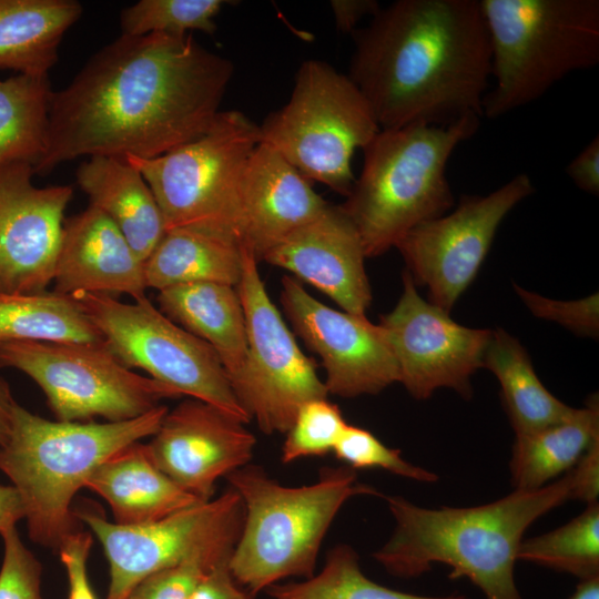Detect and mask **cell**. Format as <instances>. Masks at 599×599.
I'll return each instance as SVG.
<instances>
[{"label": "cell", "instance_id": "obj_1", "mask_svg": "<svg viewBox=\"0 0 599 599\" xmlns=\"http://www.w3.org/2000/svg\"><path fill=\"white\" fill-rule=\"evenodd\" d=\"M233 71L192 33L120 35L53 91L35 174L81 156L153 159L201 136Z\"/></svg>", "mask_w": 599, "mask_h": 599}, {"label": "cell", "instance_id": "obj_2", "mask_svg": "<svg viewBox=\"0 0 599 599\" xmlns=\"http://www.w3.org/2000/svg\"><path fill=\"white\" fill-rule=\"evenodd\" d=\"M351 35L347 75L380 129L483 118L491 53L479 0H397Z\"/></svg>", "mask_w": 599, "mask_h": 599}, {"label": "cell", "instance_id": "obj_3", "mask_svg": "<svg viewBox=\"0 0 599 599\" xmlns=\"http://www.w3.org/2000/svg\"><path fill=\"white\" fill-rule=\"evenodd\" d=\"M569 499L570 470L541 488L514 490L474 507L430 509L387 496L395 528L373 557L397 578H417L434 564H444L450 568L449 578H467L485 599H522L515 581L522 536L535 520Z\"/></svg>", "mask_w": 599, "mask_h": 599}, {"label": "cell", "instance_id": "obj_4", "mask_svg": "<svg viewBox=\"0 0 599 599\" xmlns=\"http://www.w3.org/2000/svg\"><path fill=\"white\" fill-rule=\"evenodd\" d=\"M167 407L122 422H61L13 403L11 429L0 446V471L12 483L30 539L58 549L77 530L75 494L94 469L126 446L153 436Z\"/></svg>", "mask_w": 599, "mask_h": 599}, {"label": "cell", "instance_id": "obj_5", "mask_svg": "<svg viewBox=\"0 0 599 599\" xmlns=\"http://www.w3.org/2000/svg\"><path fill=\"white\" fill-rule=\"evenodd\" d=\"M480 120L471 114L447 125L380 129L363 149L359 176L339 206L355 225L366 257L396 247L416 225L453 207L447 163Z\"/></svg>", "mask_w": 599, "mask_h": 599}, {"label": "cell", "instance_id": "obj_6", "mask_svg": "<svg viewBox=\"0 0 599 599\" xmlns=\"http://www.w3.org/2000/svg\"><path fill=\"white\" fill-rule=\"evenodd\" d=\"M226 478L243 505L229 566L253 598L284 579L312 577L323 539L343 505L355 496L379 495L358 483L348 466L325 468L317 481L301 487L283 486L250 464Z\"/></svg>", "mask_w": 599, "mask_h": 599}, {"label": "cell", "instance_id": "obj_7", "mask_svg": "<svg viewBox=\"0 0 599 599\" xmlns=\"http://www.w3.org/2000/svg\"><path fill=\"white\" fill-rule=\"evenodd\" d=\"M491 78L483 116L496 119L541 98L572 72L599 63L598 0H479Z\"/></svg>", "mask_w": 599, "mask_h": 599}, {"label": "cell", "instance_id": "obj_8", "mask_svg": "<svg viewBox=\"0 0 599 599\" xmlns=\"http://www.w3.org/2000/svg\"><path fill=\"white\" fill-rule=\"evenodd\" d=\"M258 130L260 143L277 151L307 180L347 196L356 179L352 158L380 128L347 74L309 59L297 70L287 103L270 113Z\"/></svg>", "mask_w": 599, "mask_h": 599}, {"label": "cell", "instance_id": "obj_9", "mask_svg": "<svg viewBox=\"0 0 599 599\" xmlns=\"http://www.w3.org/2000/svg\"><path fill=\"white\" fill-rule=\"evenodd\" d=\"M260 130L237 110L220 111L201 136L153 159L126 158L160 206L166 230L224 232L241 243L242 183Z\"/></svg>", "mask_w": 599, "mask_h": 599}, {"label": "cell", "instance_id": "obj_10", "mask_svg": "<svg viewBox=\"0 0 599 599\" xmlns=\"http://www.w3.org/2000/svg\"><path fill=\"white\" fill-rule=\"evenodd\" d=\"M70 296L125 367L140 368L181 396L214 405L244 424L251 420L215 351L165 316L146 295L132 303L92 293Z\"/></svg>", "mask_w": 599, "mask_h": 599}, {"label": "cell", "instance_id": "obj_11", "mask_svg": "<svg viewBox=\"0 0 599 599\" xmlns=\"http://www.w3.org/2000/svg\"><path fill=\"white\" fill-rule=\"evenodd\" d=\"M28 375L42 389L57 420L122 422L181 395L125 367L104 342L13 341L0 346V368Z\"/></svg>", "mask_w": 599, "mask_h": 599}, {"label": "cell", "instance_id": "obj_12", "mask_svg": "<svg viewBox=\"0 0 599 599\" xmlns=\"http://www.w3.org/2000/svg\"><path fill=\"white\" fill-rule=\"evenodd\" d=\"M242 256L236 291L245 317L247 354L232 388L264 434H286L300 407L313 399L327 398L328 392L313 359L301 351L271 301L258 273V262L244 246Z\"/></svg>", "mask_w": 599, "mask_h": 599}, {"label": "cell", "instance_id": "obj_13", "mask_svg": "<svg viewBox=\"0 0 599 599\" xmlns=\"http://www.w3.org/2000/svg\"><path fill=\"white\" fill-rule=\"evenodd\" d=\"M535 191L519 173L487 195H463L450 213L419 223L397 244L415 284L450 312L471 284L507 214Z\"/></svg>", "mask_w": 599, "mask_h": 599}, {"label": "cell", "instance_id": "obj_14", "mask_svg": "<svg viewBox=\"0 0 599 599\" xmlns=\"http://www.w3.org/2000/svg\"><path fill=\"white\" fill-rule=\"evenodd\" d=\"M101 542L109 562L106 599H126L143 579L227 539H238L243 505L229 487L221 496L160 520L125 526L92 509L74 511Z\"/></svg>", "mask_w": 599, "mask_h": 599}, {"label": "cell", "instance_id": "obj_15", "mask_svg": "<svg viewBox=\"0 0 599 599\" xmlns=\"http://www.w3.org/2000/svg\"><path fill=\"white\" fill-rule=\"evenodd\" d=\"M399 369V383L416 399L441 387L471 397L470 378L483 367L490 329L463 326L449 313L424 300L408 271L396 306L378 324Z\"/></svg>", "mask_w": 599, "mask_h": 599}, {"label": "cell", "instance_id": "obj_16", "mask_svg": "<svg viewBox=\"0 0 599 599\" xmlns=\"http://www.w3.org/2000/svg\"><path fill=\"white\" fill-rule=\"evenodd\" d=\"M281 304L295 333L319 356L328 394L375 395L399 382L383 328L366 316L331 308L287 275L282 278Z\"/></svg>", "mask_w": 599, "mask_h": 599}, {"label": "cell", "instance_id": "obj_17", "mask_svg": "<svg viewBox=\"0 0 599 599\" xmlns=\"http://www.w3.org/2000/svg\"><path fill=\"white\" fill-rule=\"evenodd\" d=\"M23 162L0 164V291L33 294L53 282L71 185L39 187Z\"/></svg>", "mask_w": 599, "mask_h": 599}, {"label": "cell", "instance_id": "obj_18", "mask_svg": "<svg viewBox=\"0 0 599 599\" xmlns=\"http://www.w3.org/2000/svg\"><path fill=\"white\" fill-rule=\"evenodd\" d=\"M221 408L189 398L167 410L145 444L154 465L200 501L212 499L215 483L247 465L256 438Z\"/></svg>", "mask_w": 599, "mask_h": 599}, {"label": "cell", "instance_id": "obj_19", "mask_svg": "<svg viewBox=\"0 0 599 599\" xmlns=\"http://www.w3.org/2000/svg\"><path fill=\"white\" fill-rule=\"evenodd\" d=\"M361 236L341 206L328 205L264 256L332 298L343 311L366 316L372 291Z\"/></svg>", "mask_w": 599, "mask_h": 599}, {"label": "cell", "instance_id": "obj_20", "mask_svg": "<svg viewBox=\"0 0 599 599\" xmlns=\"http://www.w3.org/2000/svg\"><path fill=\"white\" fill-rule=\"evenodd\" d=\"M54 292L145 295L144 261L101 210L89 205L64 220L54 264Z\"/></svg>", "mask_w": 599, "mask_h": 599}, {"label": "cell", "instance_id": "obj_21", "mask_svg": "<svg viewBox=\"0 0 599 599\" xmlns=\"http://www.w3.org/2000/svg\"><path fill=\"white\" fill-rule=\"evenodd\" d=\"M328 205L277 151L258 143L242 183L241 245L257 262L263 261L267 252Z\"/></svg>", "mask_w": 599, "mask_h": 599}, {"label": "cell", "instance_id": "obj_22", "mask_svg": "<svg viewBox=\"0 0 599 599\" xmlns=\"http://www.w3.org/2000/svg\"><path fill=\"white\" fill-rule=\"evenodd\" d=\"M84 488L110 506L114 522L133 526L160 520L200 501L176 486L151 460L146 445L131 444L90 475Z\"/></svg>", "mask_w": 599, "mask_h": 599}, {"label": "cell", "instance_id": "obj_23", "mask_svg": "<svg viewBox=\"0 0 599 599\" xmlns=\"http://www.w3.org/2000/svg\"><path fill=\"white\" fill-rule=\"evenodd\" d=\"M75 179L90 205L108 215L145 261L166 229L155 196L139 170L125 159L91 156L78 166Z\"/></svg>", "mask_w": 599, "mask_h": 599}, {"label": "cell", "instance_id": "obj_24", "mask_svg": "<svg viewBox=\"0 0 599 599\" xmlns=\"http://www.w3.org/2000/svg\"><path fill=\"white\" fill-rule=\"evenodd\" d=\"M156 301L165 316L215 351L232 385L247 354L245 317L236 287L182 284L159 291Z\"/></svg>", "mask_w": 599, "mask_h": 599}, {"label": "cell", "instance_id": "obj_25", "mask_svg": "<svg viewBox=\"0 0 599 599\" xmlns=\"http://www.w3.org/2000/svg\"><path fill=\"white\" fill-rule=\"evenodd\" d=\"M242 268V246L234 235L176 227L166 230L144 261V281L146 288L158 292L190 283H220L236 287Z\"/></svg>", "mask_w": 599, "mask_h": 599}, {"label": "cell", "instance_id": "obj_26", "mask_svg": "<svg viewBox=\"0 0 599 599\" xmlns=\"http://www.w3.org/2000/svg\"><path fill=\"white\" fill-rule=\"evenodd\" d=\"M82 11L77 0H0V69L49 74Z\"/></svg>", "mask_w": 599, "mask_h": 599}, {"label": "cell", "instance_id": "obj_27", "mask_svg": "<svg viewBox=\"0 0 599 599\" xmlns=\"http://www.w3.org/2000/svg\"><path fill=\"white\" fill-rule=\"evenodd\" d=\"M599 439V403L591 396L562 420L515 436L510 459L515 490H535L572 469Z\"/></svg>", "mask_w": 599, "mask_h": 599}, {"label": "cell", "instance_id": "obj_28", "mask_svg": "<svg viewBox=\"0 0 599 599\" xmlns=\"http://www.w3.org/2000/svg\"><path fill=\"white\" fill-rule=\"evenodd\" d=\"M483 367L489 369L500 384L515 436L558 423L573 409L547 390L524 346L501 328L491 332Z\"/></svg>", "mask_w": 599, "mask_h": 599}, {"label": "cell", "instance_id": "obj_29", "mask_svg": "<svg viewBox=\"0 0 599 599\" xmlns=\"http://www.w3.org/2000/svg\"><path fill=\"white\" fill-rule=\"evenodd\" d=\"M13 341L97 343L102 337L70 295L0 291V346Z\"/></svg>", "mask_w": 599, "mask_h": 599}, {"label": "cell", "instance_id": "obj_30", "mask_svg": "<svg viewBox=\"0 0 599 599\" xmlns=\"http://www.w3.org/2000/svg\"><path fill=\"white\" fill-rule=\"evenodd\" d=\"M53 90L49 74H17L0 80V164L23 162L33 169L47 145Z\"/></svg>", "mask_w": 599, "mask_h": 599}, {"label": "cell", "instance_id": "obj_31", "mask_svg": "<svg viewBox=\"0 0 599 599\" xmlns=\"http://www.w3.org/2000/svg\"><path fill=\"white\" fill-rule=\"evenodd\" d=\"M267 599H470L463 595L422 596L387 588L370 580L361 569L359 557L348 545H337L323 568L307 579L276 583Z\"/></svg>", "mask_w": 599, "mask_h": 599}, {"label": "cell", "instance_id": "obj_32", "mask_svg": "<svg viewBox=\"0 0 599 599\" xmlns=\"http://www.w3.org/2000/svg\"><path fill=\"white\" fill-rule=\"evenodd\" d=\"M517 560L570 573L580 580L599 576V505L587 509L566 525L522 540Z\"/></svg>", "mask_w": 599, "mask_h": 599}, {"label": "cell", "instance_id": "obj_33", "mask_svg": "<svg viewBox=\"0 0 599 599\" xmlns=\"http://www.w3.org/2000/svg\"><path fill=\"white\" fill-rule=\"evenodd\" d=\"M223 0H140L120 13L121 35L163 33L182 37L197 30L213 34Z\"/></svg>", "mask_w": 599, "mask_h": 599}, {"label": "cell", "instance_id": "obj_34", "mask_svg": "<svg viewBox=\"0 0 599 599\" xmlns=\"http://www.w3.org/2000/svg\"><path fill=\"white\" fill-rule=\"evenodd\" d=\"M347 423L337 405L327 398L303 404L286 432L281 459L284 464L334 450Z\"/></svg>", "mask_w": 599, "mask_h": 599}, {"label": "cell", "instance_id": "obj_35", "mask_svg": "<svg viewBox=\"0 0 599 599\" xmlns=\"http://www.w3.org/2000/svg\"><path fill=\"white\" fill-rule=\"evenodd\" d=\"M236 541H220L150 575L126 599H189L203 577L220 561L231 557Z\"/></svg>", "mask_w": 599, "mask_h": 599}, {"label": "cell", "instance_id": "obj_36", "mask_svg": "<svg viewBox=\"0 0 599 599\" xmlns=\"http://www.w3.org/2000/svg\"><path fill=\"white\" fill-rule=\"evenodd\" d=\"M333 453L354 470L383 468L417 481L434 483L438 479L436 474L406 461L400 450L387 447L370 432L348 424Z\"/></svg>", "mask_w": 599, "mask_h": 599}, {"label": "cell", "instance_id": "obj_37", "mask_svg": "<svg viewBox=\"0 0 599 599\" xmlns=\"http://www.w3.org/2000/svg\"><path fill=\"white\" fill-rule=\"evenodd\" d=\"M3 559L0 569V599H42L41 565L21 541L16 526L0 532Z\"/></svg>", "mask_w": 599, "mask_h": 599}, {"label": "cell", "instance_id": "obj_38", "mask_svg": "<svg viewBox=\"0 0 599 599\" xmlns=\"http://www.w3.org/2000/svg\"><path fill=\"white\" fill-rule=\"evenodd\" d=\"M514 288L535 316L556 322L577 335L598 336V293L581 300L557 301L529 292L517 284H514Z\"/></svg>", "mask_w": 599, "mask_h": 599}, {"label": "cell", "instance_id": "obj_39", "mask_svg": "<svg viewBox=\"0 0 599 599\" xmlns=\"http://www.w3.org/2000/svg\"><path fill=\"white\" fill-rule=\"evenodd\" d=\"M92 540V534L77 529L58 548L68 575L69 599H97L87 570Z\"/></svg>", "mask_w": 599, "mask_h": 599}, {"label": "cell", "instance_id": "obj_40", "mask_svg": "<svg viewBox=\"0 0 599 599\" xmlns=\"http://www.w3.org/2000/svg\"><path fill=\"white\" fill-rule=\"evenodd\" d=\"M16 399L8 382L0 376V446L9 438L11 429V409ZM23 519L21 502L12 486L0 485V532Z\"/></svg>", "mask_w": 599, "mask_h": 599}, {"label": "cell", "instance_id": "obj_41", "mask_svg": "<svg viewBox=\"0 0 599 599\" xmlns=\"http://www.w3.org/2000/svg\"><path fill=\"white\" fill-rule=\"evenodd\" d=\"M229 561L230 557L215 565L189 599H253L234 579Z\"/></svg>", "mask_w": 599, "mask_h": 599}, {"label": "cell", "instance_id": "obj_42", "mask_svg": "<svg viewBox=\"0 0 599 599\" xmlns=\"http://www.w3.org/2000/svg\"><path fill=\"white\" fill-rule=\"evenodd\" d=\"M567 175L581 191L599 194V136L596 135L567 165Z\"/></svg>", "mask_w": 599, "mask_h": 599}, {"label": "cell", "instance_id": "obj_43", "mask_svg": "<svg viewBox=\"0 0 599 599\" xmlns=\"http://www.w3.org/2000/svg\"><path fill=\"white\" fill-rule=\"evenodd\" d=\"M573 479V499L587 504L597 502L599 495V439L582 455L570 469Z\"/></svg>", "mask_w": 599, "mask_h": 599}, {"label": "cell", "instance_id": "obj_44", "mask_svg": "<svg viewBox=\"0 0 599 599\" xmlns=\"http://www.w3.org/2000/svg\"><path fill=\"white\" fill-rule=\"evenodd\" d=\"M335 27L343 33H352L366 17H374L382 6L376 0H332L329 2Z\"/></svg>", "mask_w": 599, "mask_h": 599}, {"label": "cell", "instance_id": "obj_45", "mask_svg": "<svg viewBox=\"0 0 599 599\" xmlns=\"http://www.w3.org/2000/svg\"><path fill=\"white\" fill-rule=\"evenodd\" d=\"M570 599H599V576L580 580Z\"/></svg>", "mask_w": 599, "mask_h": 599}]
</instances>
